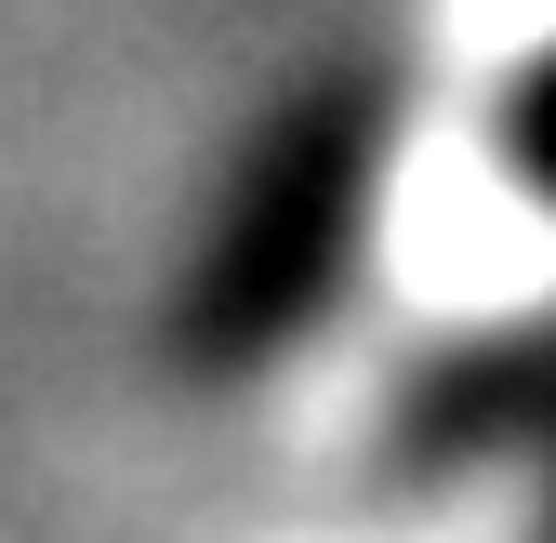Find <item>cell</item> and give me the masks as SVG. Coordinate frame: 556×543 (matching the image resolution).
<instances>
[{
  "label": "cell",
  "instance_id": "6da1fadb",
  "mask_svg": "<svg viewBox=\"0 0 556 543\" xmlns=\"http://www.w3.org/2000/svg\"><path fill=\"white\" fill-rule=\"evenodd\" d=\"M371 173H384V106L358 80H318L239 160L213 239H199V265H186V305H173L186 371H252V358H278L331 305L344 252H358V226H371Z\"/></svg>",
  "mask_w": 556,
  "mask_h": 543
},
{
  "label": "cell",
  "instance_id": "7a4b0ae2",
  "mask_svg": "<svg viewBox=\"0 0 556 543\" xmlns=\"http://www.w3.org/2000/svg\"><path fill=\"white\" fill-rule=\"evenodd\" d=\"M517 173L556 199V53L530 66V93H517Z\"/></svg>",
  "mask_w": 556,
  "mask_h": 543
},
{
  "label": "cell",
  "instance_id": "3957f363",
  "mask_svg": "<svg viewBox=\"0 0 556 543\" xmlns=\"http://www.w3.org/2000/svg\"><path fill=\"white\" fill-rule=\"evenodd\" d=\"M543 543H556V504H543Z\"/></svg>",
  "mask_w": 556,
  "mask_h": 543
}]
</instances>
